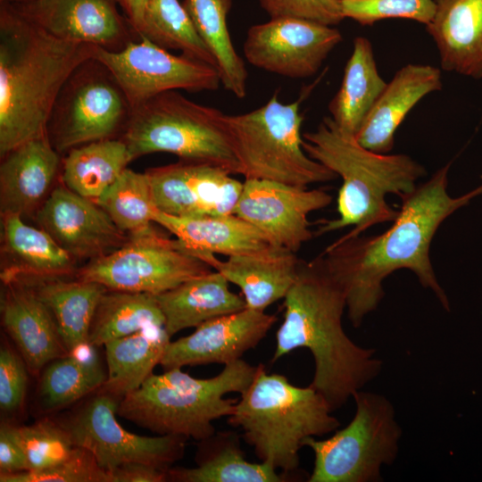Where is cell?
Listing matches in <instances>:
<instances>
[{"mask_svg":"<svg viewBox=\"0 0 482 482\" xmlns=\"http://www.w3.org/2000/svg\"><path fill=\"white\" fill-rule=\"evenodd\" d=\"M344 18L362 26L384 19H409L428 25L436 12L435 0H340Z\"/></svg>","mask_w":482,"mask_h":482,"instance_id":"f35d334b","label":"cell"},{"mask_svg":"<svg viewBox=\"0 0 482 482\" xmlns=\"http://www.w3.org/2000/svg\"><path fill=\"white\" fill-rule=\"evenodd\" d=\"M29 369L19 351L6 343L0 349V409L5 415L23 406L28 387Z\"/></svg>","mask_w":482,"mask_h":482,"instance_id":"60d3db41","label":"cell"},{"mask_svg":"<svg viewBox=\"0 0 482 482\" xmlns=\"http://www.w3.org/2000/svg\"><path fill=\"white\" fill-rule=\"evenodd\" d=\"M29 470L25 452L16 426L2 420L0 425V474H15Z\"/></svg>","mask_w":482,"mask_h":482,"instance_id":"7bdbcfd3","label":"cell"},{"mask_svg":"<svg viewBox=\"0 0 482 482\" xmlns=\"http://www.w3.org/2000/svg\"><path fill=\"white\" fill-rule=\"evenodd\" d=\"M301 261L296 253L277 246L249 254L214 256L209 265L241 290L246 307L265 311L284 299L294 285Z\"/></svg>","mask_w":482,"mask_h":482,"instance_id":"484cf974","label":"cell"},{"mask_svg":"<svg viewBox=\"0 0 482 482\" xmlns=\"http://www.w3.org/2000/svg\"><path fill=\"white\" fill-rule=\"evenodd\" d=\"M134 158L121 138L90 142L71 148L62 161L64 186L97 201Z\"/></svg>","mask_w":482,"mask_h":482,"instance_id":"d6a6232c","label":"cell"},{"mask_svg":"<svg viewBox=\"0 0 482 482\" xmlns=\"http://www.w3.org/2000/svg\"><path fill=\"white\" fill-rule=\"evenodd\" d=\"M426 25L436 45L443 70L482 79V0H435Z\"/></svg>","mask_w":482,"mask_h":482,"instance_id":"d4e9b609","label":"cell"},{"mask_svg":"<svg viewBox=\"0 0 482 482\" xmlns=\"http://www.w3.org/2000/svg\"><path fill=\"white\" fill-rule=\"evenodd\" d=\"M303 147L312 159L342 179L337 199L338 218L324 220L317 235L352 226L343 236L352 237L377 224L393 222L398 210L386 202V195H409L427 173L407 154H379L364 147L330 116L324 117L313 131L303 134Z\"/></svg>","mask_w":482,"mask_h":482,"instance_id":"277c9868","label":"cell"},{"mask_svg":"<svg viewBox=\"0 0 482 482\" xmlns=\"http://www.w3.org/2000/svg\"><path fill=\"white\" fill-rule=\"evenodd\" d=\"M342 40L341 32L332 26L293 18L270 19L249 28L244 54L259 69L303 79L317 73Z\"/></svg>","mask_w":482,"mask_h":482,"instance_id":"9a60e30c","label":"cell"},{"mask_svg":"<svg viewBox=\"0 0 482 482\" xmlns=\"http://www.w3.org/2000/svg\"><path fill=\"white\" fill-rule=\"evenodd\" d=\"M451 162L427 181L401 198L392 226L376 236L341 237L320 254L343 289L348 319L354 328L375 311L385 295L383 281L406 269L420 284L430 289L450 311L448 297L438 282L430 260V245L446 218L482 195V185L458 197L447 192Z\"/></svg>","mask_w":482,"mask_h":482,"instance_id":"6da1fadb","label":"cell"},{"mask_svg":"<svg viewBox=\"0 0 482 482\" xmlns=\"http://www.w3.org/2000/svg\"><path fill=\"white\" fill-rule=\"evenodd\" d=\"M120 138L134 160L153 153H169L180 161L209 163L240 174L226 114L189 100L177 90L134 107Z\"/></svg>","mask_w":482,"mask_h":482,"instance_id":"52a82bcc","label":"cell"},{"mask_svg":"<svg viewBox=\"0 0 482 482\" xmlns=\"http://www.w3.org/2000/svg\"><path fill=\"white\" fill-rule=\"evenodd\" d=\"M231 4V0H185L183 4L215 60L221 85L237 98H244L248 72L229 36L227 17Z\"/></svg>","mask_w":482,"mask_h":482,"instance_id":"836d02e7","label":"cell"},{"mask_svg":"<svg viewBox=\"0 0 482 482\" xmlns=\"http://www.w3.org/2000/svg\"><path fill=\"white\" fill-rule=\"evenodd\" d=\"M139 37H146L166 50L180 51L217 70L212 54L179 0H147Z\"/></svg>","mask_w":482,"mask_h":482,"instance_id":"d590c367","label":"cell"},{"mask_svg":"<svg viewBox=\"0 0 482 482\" xmlns=\"http://www.w3.org/2000/svg\"><path fill=\"white\" fill-rule=\"evenodd\" d=\"M96 346L82 345L49 362L42 370L37 403L42 413L67 408L99 390L107 378Z\"/></svg>","mask_w":482,"mask_h":482,"instance_id":"f1b7e54d","label":"cell"},{"mask_svg":"<svg viewBox=\"0 0 482 482\" xmlns=\"http://www.w3.org/2000/svg\"><path fill=\"white\" fill-rule=\"evenodd\" d=\"M153 325L165 326L156 295L107 289L96 310L88 343L96 347Z\"/></svg>","mask_w":482,"mask_h":482,"instance_id":"e575fe53","label":"cell"},{"mask_svg":"<svg viewBox=\"0 0 482 482\" xmlns=\"http://www.w3.org/2000/svg\"><path fill=\"white\" fill-rule=\"evenodd\" d=\"M303 120L300 101L281 103L277 93L253 111L226 114L240 174L245 179L303 187L336 179L334 172L305 153L301 134Z\"/></svg>","mask_w":482,"mask_h":482,"instance_id":"ba28073f","label":"cell"},{"mask_svg":"<svg viewBox=\"0 0 482 482\" xmlns=\"http://www.w3.org/2000/svg\"><path fill=\"white\" fill-rule=\"evenodd\" d=\"M441 71L428 64L410 63L386 83L355 135L364 147L387 154L395 143V134L410 111L427 95L441 90Z\"/></svg>","mask_w":482,"mask_h":482,"instance_id":"44dd1931","label":"cell"},{"mask_svg":"<svg viewBox=\"0 0 482 482\" xmlns=\"http://www.w3.org/2000/svg\"><path fill=\"white\" fill-rule=\"evenodd\" d=\"M325 397L312 386H297L281 374H268L262 364L240 394L228 423L262 461L291 474L299 467V451L308 437L321 436L340 426Z\"/></svg>","mask_w":482,"mask_h":482,"instance_id":"5b68a950","label":"cell"},{"mask_svg":"<svg viewBox=\"0 0 482 482\" xmlns=\"http://www.w3.org/2000/svg\"><path fill=\"white\" fill-rule=\"evenodd\" d=\"M386 83L378 71L370 41L355 37L342 83L328 104L331 119L355 136Z\"/></svg>","mask_w":482,"mask_h":482,"instance_id":"1f68e13d","label":"cell"},{"mask_svg":"<svg viewBox=\"0 0 482 482\" xmlns=\"http://www.w3.org/2000/svg\"><path fill=\"white\" fill-rule=\"evenodd\" d=\"M120 402L97 390L58 420L73 444L88 451L106 472L130 462L168 471L183 457L187 438L172 435L145 436L126 430L115 417Z\"/></svg>","mask_w":482,"mask_h":482,"instance_id":"7c38bea8","label":"cell"},{"mask_svg":"<svg viewBox=\"0 0 482 482\" xmlns=\"http://www.w3.org/2000/svg\"><path fill=\"white\" fill-rule=\"evenodd\" d=\"M1 482H110L108 473L87 450L77 446L62 462L39 471L0 474Z\"/></svg>","mask_w":482,"mask_h":482,"instance_id":"ab89813d","label":"cell"},{"mask_svg":"<svg viewBox=\"0 0 482 482\" xmlns=\"http://www.w3.org/2000/svg\"><path fill=\"white\" fill-rule=\"evenodd\" d=\"M93 46L60 39L12 4L0 12V155L46 134L59 91Z\"/></svg>","mask_w":482,"mask_h":482,"instance_id":"3957f363","label":"cell"},{"mask_svg":"<svg viewBox=\"0 0 482 482\" xmlns=\"http://www.w3.org/2000/svg\"><path fill=\"white\" fill-rule=\"evenodd\" d=\"M212 267L154 229L129 237L120 248L90 261L78 278L93 281L109 290L158 295Z\"/></svg>","mask_w":482,"mask_h":482,"instance_id":"8fae6325","label":"cell"},{"mask_svg":"<svg viewBox=\"0 0 482 482\" xmlns=\"http://www.w3.org/2000/svg\"><path fill=\"white\" fill-rule=\"evenodd\" d=\"M37 219L40 228L75 259H97L129 238L96 201L65 186L54 188Z\"/></svg>","mask_w":482,"mask_h":482,"instance_id":"d6986e66","label":"cell"},{"mask_svg":"<svg viewBox=\"0 0 482 482\" xmlns=\"http://www.w3.org/2000/svg\"><path fill=\"white\" fill-rule=\"evenodd\" d=\"M352 398L355 413L346 427L328 438L304 441L314 454L309 482H378L381 467L396 459L402 429L392 403L362 389Z\"/></svg>","mask_w":482,"mask_h":482,"instance_id":"9c48e42d","label":"cell"},{"mask_svg":"<svg viewBox=\"0 0 482 482\" xmlns=\"http://www.w3.org/2000/svg\"><path fill=\"white\" fill-rule=\"evenodd\" d=\"M154 220L207 264L216 253L229 257L274 246L258 229L235 214L178 217L158 210Z\"/></svg>","mask_w":482,"mask_h":482,"instance_id":"603a6c76","label":"cell"},{"mask_svg":"<svg viewBox=\"0 0 482 482\" xmlns=\"http://www.w3.org/2000/svg\"><path fill=\"white\" fill-rule=\"evenodd\" d=\"M110 482H164L168 481V471L157 467L130 462L120 465L107 472Z\"/></svg>","mask_w":482,"mask_h":482,"instance_id":"ee69618b","label":"cell"},{"mask_svg":"<svg viewBox=\"0 0 482 482\" xmlns=\"http://www.w3.org/2000/svg\"><path fill=\"white\" fill-rule=\"evenodd\" d=\"M258 367L239 359L208 378L192 377L181 368L153 373L122 398L117 414L157 435L204 440L216 432L215 420L234 411L237 400L225 395L243 393Z\"/></svg>","mask_w":482,"mask_h":482,"instance_id":"8992f818","label":"cell"},{"mask_svg":"<svg viewBox=\"0 0 482 482\" xmlns=\"http://www.w3.org/2000/svg\"><path fill=\"white\" fill-rule=\"evenodd\" d=\"M96 202L129 237L154 229L158 209L145 172L126 169Z\"/></svg>","mask_w":482,"mask_h":482,"instance_id":"8d00e7d4","label":"cell"},{"mask_svg":"<svg viewBox=\"0 0 482 482\" xmlns=\"http://www.w3.org/2000/svg\"><path fill=\"white\" fill-rule=\"evenodd\" d=\"M145 173L157 209L178 217L234 214L243 187L228 170L204 162L180 161Z\"/></svg>","mask_w":482,"mask_h":482,"instance_id":"2e32d148","label":"cell"},{"mask_svg":"<svg viewBox=\"0 0 482 482\" xmlns=\"http://www.w3.org/2000/svg\"><path fill=\"white\" fill-rule=\"evenodd\" d=\"M277 320L274 314L247 307L212 319L188 336L170 341L160 365L167 370L184 366L229 364L254 348Z\"/></svg>","mask_w":482,"mask_h":482,"instance_id":"ac0fdd59","label":"cell"},{"mask_svg":"<svg viewBox=\"0 0 482 482\" xmlns=\"http://www.w3.org/2000/svg\"><path fill=\"white\" fill-rule=\"evenodd\" d=\"M5 262L1 271L4 284L64 278L75 270V258L43 229L28 225L15 213L2 214Z\"/></svg>","mask_w":482,"mask_h":482,"instance_id":"cb8c5ba5","label":"cell"},{"mask_svg":"<svg viewBox=\"0 0 482 482\" xmlns=\"http://www.w3.org/2000/svg\"><path fill=\"white\" fill-rule=\"evenodd\" d=\"M22 1H25V0H2V2H4V3H8V4H11V3H20V2H22Z\"/></svg>","mask_w":482,"mask_h":482,"instance_id":"bcb514c9","label":"cell"},{"mask_svg":"<svg viewBox=\"0 0 482 482\" xmlns=\"http://www.w3.org/2000/svg\"><path fill=\"white\" fill-rule=\"evenodd\" d=\"M118 2L123 7L127 19L139 37L147 0H118Z\"/></svg>","mask_w":482,"mask_h":482,"instance_id":"f6af8a7d","label":"cell"},{"mask_svg":"<svg viewBox=\"0 0 482 482\" xmlns=\"http://www.w3.org/2000/svg\"><path fill=\"white\" fill-rule=\"evenodd\" d=\"M165 326L153 325L104 346L107 378L99 389L120 401L152 374L170 342Z\"/></svg>","mask_w":482,"mask_h":482,"instance_id":"f546056e","label":"cell"},{"mask_svg":"<svg viewBox=\"0 0 482 482\" xmlns=\"http://www.w3.org/2000/svg\"><path fill=\"white\" fill-rule=\"evenodd\" d=\"M229 284L227 278L214 270L156 295L168 334L172 337L183 329L196 328L246 308L244 297L233 293Z\"/></svg>","mask_w":482,"mask_h":482,"instance_id":"4316f807","label":"cell"},{"mask_svg":"<svg viewBox=\"0 0 482 482\" xmlns=\"http://www.w3.org/2000/svg\"><path fill=\"white\" fill-rule=\"evenodd\" d=\"M60 153L46 134L28 140L1 157V213L21 217L45 197L61 166Z\"/></svg>","mask_w":482,"mask_h":482,"instance_id":"7402d4cb","label":"cell"},{"mask_svg":"<svg viewBox=\"0 0 482 482\" xmlns=\"http://www.w3.org/2000/svg\"><path fill=\"white\" fill-rule=\"evenodd\" d=\"M117 1L25 0L10 4L60 39L118 52L139 37L119 12Z\"/></svg>","mask_w":482,"mask_h":482,"instance_id":"e0dca14e","label":"cell"},{"mask_svg":"<svg viewBox=\"0 0 482 482\" xmlns=\"http://www.w3.org/2000/svg\"><path fill=\"white\" fill-rule=\"evenodd\" d=\"M270 19L293 18L335 26L345 18L340 0H259Z\"/></svg>","mask_w":482,"mask_h":482,"instance_id":"b9f144b4","label":"cell"},{"mask_svg":"<svg viewBox=\"0 0 482 482\" xmlns=\"http://www.w3.org/2000/svg\"><path fill=\"white\" fill-rule=\"evenodd\" d=\"M196 467H171L168 481L176 482H284L290 474L278 472L266 461H248L234 431L215 432L199 441Z\"/></svg>","mask_w":482,"mask_h":482,"instance_id":"83f0119b","label":"cell"},{"mask_svg":"<svg viewBox=\"0 0 482 482\" xmlns=\"http://www.w3.org/2000/svg\"><path fill=\"white\" fill-rule=\"evenodd\" d=\"M0 310L2 325L29 372L38 374L69 353L51 311L30 286L20 281L4 284Z\"/></svg>","mask_w":482,"mask_h":482,"instance_id":"ffe728a7","label":"cell"},{"mask_svg":"<svg viewBox=\"0 0 482 482\" xmlns=\"http://www.w3.org/2000/svg\"><path fill=\"white\" fill-rule=\"evenodd\" d=\"M283 306L272 362L295 349H308L315 364L311 386L333 411L380 373L382 362L376 350L356 345L345 332V295L320 254L301 261Z\"/></svg>","mask_w":482,"mask_h":482,"instance_id":"7a4b0ae2","label":"cell"},{"mask_svg":"<svg viewBox=\"0 0 482 482\" xmlns=\"http://www.w3.org/2000/svg\"><path fill=\"white\" fill-rule=\"evenodd\" d=\"M332 199L323 189L245 179L234 214L258 229L272 245L296 253L313 237L309 215Z\"/></svg>","mask_w":482,"mask_h":482,"instance_id":"5bb4252c","label":"cell"},{"mask_svg":"<svg viewBox=\"0 0 482 482\" xmlns=\"http://www.w3.org/2000/svg\"><path fill=\"white\" fill-rule=\"evenodd\" d=\"M21 282V281H20ZM30 286L51 311L68 353L88 343L90 326L107 288L96 282L64 278L22 282Z\"/></svg>","mask_w":482,"mask_h":482,"instance_id":"4dcf8cb0","label":"cell"},{"mask_svg":"<svg viewBox=\"0 0 482 482\" xmlns=\"http://www.w3.org/2000/svg\"><path fill=\"white\" fill-rule=\"evenodd\" d=\"M29 470L39 471L68 459L76 445L58 420L44 417L31 425L16 426Z\"/></svg>","mask_w":482,"mask_h":482,"instance_id":"74e56055","label":"cell"},{"mask_svg":"<svg viewBox=\"0 0 482 482\" xmlns=\"http://www.w3.org/2000/svg\"><path fill=\"white\" fill-rule=\"evenodd\" d=\"M92 57L113 74L132 108L167 91L218 89V71L185 54L175 55L146 37L112 52L94 46Z\"/></svg>","mask_w":482,"mask_h":482,"instance_id":"4fadbf2b","label":"cell"},{"mask_svg":"<svg viewBox=\"0 0 482 482\" xmlns=\"http://www.w3.org/2000/svg\"><path fill=\"white\" fill-rule=\"evenodd\" d=\"M133 108L111 71L91 57L79 64L59 91L46 135L59 152L122 136Z\"/></svg>","mask_w":482,"mask_h":482,"instance_id":"30bf717a","label":"cell"}]
</instances>
